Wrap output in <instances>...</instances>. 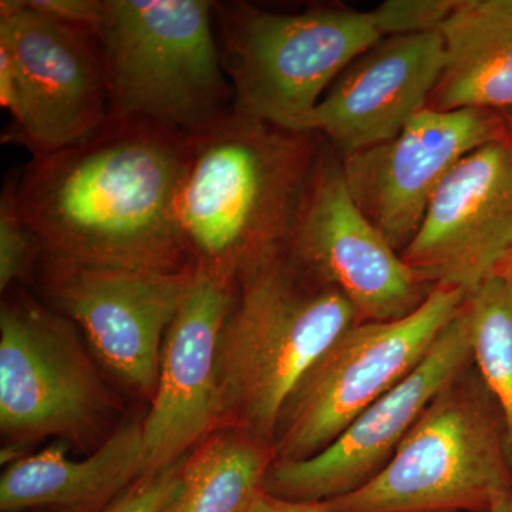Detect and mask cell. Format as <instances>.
<instances>
[{
  "mask_svg": "<svg viewBox=\"0 0 512 512\" xmlns=\"http://www.w3.org/2000/svg\"><path fill=\"white\" fill-rule=\"evenodd\" d=\"M323 144L235 109L194 136L177 202L192 266L238 282L285 254Z\"/></svg>",
  "mask_w": 512,
  "mask_h": 512,
  "instance_id": "7a4b0ae2",
  "label": "cell"
},
{
  "mask_svg": "<svg viewBox=\"0 0 512 512\" xmlns=\"http://www.w3.org/2000/svg\"><path fill=\"white\" fill-rule=\"evenodd\" d=\"M247 512H338L329 510L320 503H299V501L282 500L262 490L256 495L254 503Z\"/></svg>",
  "mask_w": 512,
  "mask_h": 512,
  "instance_id": "d4e9b609",
  "label": "cell"
},
{
  "mask_svg": "<svg viewBox=\"0 0 512 512\" xmlns=\"http://www.w3.org/2000/svg\"><path fill=\"white\" fill-rule=\"evenodd\" d=\"M464 306L474 366L503 416L512 470V265L468 293Z\"/></svg>",
  "mask_w": 512,
  "mask_h": 512,
  "instance_id": "ffe728a7",
  "label": "cell"
},
{
  "mask_svg": "<svg viewBox=\"0 0 512 512\" xmlns=\"http://www.w3.org/2000/svg\"><path fill=\"white\" fill-rule=\"evenodd\" d=\"M512 495L503 416L474 362L433 400L387 466L338 512H490Z\"/></svg>",
  "mask_w": 512,
  "mask_h": 512,
  "instance_id": "5b68a950",
  "label": "cell"
},
{
  "mask_svg": "<svg viewBox=\"0 0 512 512\" xmlns=\"http://www.w3.org/2000/svg\"><path fill=\"white\" fill-rule=\"evenodd\" d=\"M0 45L8 49L19 83L10 140L42 157L106 126L109 86L92 32L49 18L25 0H2Z\"/></svg>",
  "mask_w": 512,
  "mask_h": 512,
  "instance_id": "ba28073f",
  "label": "cell"
},
{
  "mask_svg": "<svg viewBox=\"0 0 512 512\" xmlns=\"http://www.w3.org/2000/svg\"><path fill=\"white\" fill-rule=\"evenodd\" d=\"M473 363L470 318L461 306L419 365L329 444L293 463H274L264 490L282 500L319 503L353 493L387 466L431 400Z\"/></svg>",
  "mask_w": 512,
  "mask_h": 512,
  "instance_id": "8fae6325",
  "label": "cell"
},
{
  "mask_svg": "<svg viewBox=\"0 0 512 512\" xmlns=\"http://www.w3.org/2000/svg\"><path fill=\"white\" fill-rule=\"evenodd\" d=\"M439 33L444 66L430 109H512V0H458Z\"/></svg>",
  "mask_w": 512,
  "mask_h": 512,
  "instance_id": "ac0fdd59",
  "label": "cell"
},
{
  "mask_svg": "<svg viewBox=\"0 0 512 512\" xmlns=\"http://www.w3.org/2000/svg\"><path fill=\"white\" fill-rule=\"evenodd\" d=\"M490 512H512V495L495 505Z\"/></svg>",
  "mask_w": 512,
  "mask_h": 512,
  "instance_id": "484cf974",
  "label": "cell"
},
{
  "mask_svg": "<svg viewBox=\"0 0 512 512\" xmlns=\"http://www.w3.org/2000/svg\"><path fill=\"white\" fill-rule=\"evenodd\" d=\"M208 0H104L94 30L111 119L198 136L234 109Z\"/></svg>",
  "mask_w": 512,
  "mask_h": 512,
  "instance_id": "277c9868",
  "label": "cell"
},
{
  "mask_svg": "<svg viewBox=\"0 0 512 512\" xmlns=\"http://www.w3.org/2000/svg\"><path fill=\"white\" fill-rule=\"evenodd\" d=\"M214 13L234 109L293 131H308L309 117L339 74L383 39L372 10L275 13L214 2Z\"/></svg>",
  "mask_w": 512,
  "mask_h": 512,
  "instance_id": "8992f818",
  "label": "cell"
},
{
  "mask_svg": "<svg viewBox=\"0 0 512 512\" xmlns=\"http://www.w3.org/2000/svg\"><path fill=\"white\" fill-rule=\"evenodd\" d=\"M274 447L238 429L212 437L181 467L164 512H247L264 490Z\"/></svg>",
  "mask_w": 512,
  "mask_h": 512,
  "instance_id": "d6986e66",
  "label": "cell"
},
{
  "mask_svg": "<svg viewBox=\"0 0 512 512\" xmlns=\"http://www.w3.org/2000/svg\"><path fill=\"white\" fill-rule=\"evenodd\" d=\"M194 137L109 119L94 136L33 157L15 183L39 264L180 272L194 268L177 202Z\"/></svg>",
  "mask_w": 512,
  "mask_h": 512,
  "instance_id": "6da1fadb",
  "label": "cell"
},
{
  "mask_svg": "<svg viewBox=\"0 0 512 512\" xmlns=\"http://www.w3.org/2000/svg\"><path fill=\"white\" fill-rule=\"evenodd\" d=\"M356 323L346 296L288 251L237 282L222 329L220 417L274 447L286 402L322 353Z\"/></svg>",
  "mask_w": 512,
  "mask_h": 512,
  "instance_id": "3957f363",
  "label": "cell"
},
{
  "mask_svg": "<svg viewBox=\"0 0 512 512\" xmlns=\"http://www.w3.org/2000/svg\"><path fill=\"white\" fill-rule=\"evenodd\" d=\"M458 0H387L372 10L382 37L439 32Z\"/></svg>",
  "mask_w": 512,
  "mask_h": 512,
  "instance_id": "7402d4cb",
  "label": "cell"
},
{
  "mask_svg": "<svg viewBox=\"0 0 512 512\" xmlns=\"http://www.w3.org/2000/svg\"><path fill=\"white\" fill-rule=\"evenodd\" d=\"M288 252L346 296L356 323L403 318L434 288L357 207L342 160L328 143L323 144Z\"/></svg>",
  "mask_w": 512,
  "mask_h": 512,
  "instance_id": "9c48e42d",
  "label": "cell"
},
{
  "mask_svg": "<svg viewBox=\"0 0 512 512\" xmlns=\"http://www.w3.org/2000/svg\"><path fill=\"white\" fill-rule=\"evenodd\" d=\"M50 299L100 359L141 392H156L163 338L194 281L180 272L40 264Z\"/></svg>",
  "mask_w": 512,
  "mask_h": 512,
  "instance_id": "5bb4252c",
  "label": "cell"
},
{
  "mask_svg": "<svg viewBox=\"0 0 512 512\" xmlns=\"http://www.w3.org/2000/svg\"><path fill=\"white\" fill-rule=\"evenodd\" d=\"M505 138L507 123L495 111L427 107L396 137L340 160L357 207L402 254L451 170Z\"/></svg>",
  "mask_w": 512,
  "mask_h": 512,
  "instance_id": "7c38bea8",
  "label": "cell"
},
{
  "mask_svg": "<svg viewBox=\"0 0 512 512\" xmlns=\"http://www.w3.org/2000/svg\"><path fill=\"white\" fill-rule=\"evenodd\" d=\"M144 476L143 427L128 424L84 460H70L59 444L19 458L0 478V508L2 512H97L106 510Z\"/></svg>",
  "mask_w": 512,
  "mask_h": 512,
  "instance_id": "e0dca14e",
  "label": "cell"
},
{
  "mask_svg": "<svg viewBox=\"0 0 512 512\" xmlns=\"http://www.w3.org/2000/svg\"><path fill=\"white\" fill-rule=\"evenodd\" d=\"M106 394L72 328L16 295L0 311V426L15 443L74 439L96 423Z\"/></svg>",
  "mask_w": 512,
  "mask_h": 512,
  "instance_id": "30bf717a",
  "label": "cell"
},
{
  "mask_svg": "<svg viewBox=\"0 0 512 512\" xmlns=\"http://www.w3.org/2000/svg\"><path fill=\"white\" fill-rule=\"evenodd\" d=\"M507 130H508V137H510V140L512 143V121H510V124H507Z\"/></svg>",
  "mask_w": 512,
  "mask_h": 512,
  "instance_id": "4316f807",
  "label": "cell"
},
{
  "mask_svg": "<svg viewBox=\"0 0 512 512\" xmlns=\"http://www.w3.org/2000/svg\"><path fill=\"white\" fill-rule=\"evenodd\" d=\"M444 66L439 32L383 37L339 74L308 121L340 157L396 137L429 107Z\"/></svg>",
  "mask_w": 512,
  "mask_h": 512,
  "instance_id": "2e32d148",
  "label": "cell"
},
{
  "mask_svg": "<svg viewBox=\"0 0 512 512\" xmlns=\"http://www.w3.org/2000/svg\"><path fill=\"white\" fill-rule=\"evenodd\" d=\"M181 466L147 474L101 512H164L180 485Z\"/></svg>",
  "mask_w": 512,
  "mask_h": 512,
  "instance_id": "603a6c76",
  "label": "cell"
},
{
  "mask_svg": "<svg viewBox=\"0 0 512 512\" xmlns=\"http://www.w3.org/2000/svg\"><path fill=\"white\" fill-rule=\"evenodd\" d=\"M37 261L35 238L20 214L15 183H9L0 198V289L25 279Z\"/></svg>",
  "mask_w": 512,
  "mask_h": 512,
  "instance_id": "44dd1931",
  "label": "cell"
},
{
  "mask_svg": "<svg viewBox=\"0 0 512 512\" xmlns=\"http://www.w3.org/2000/svg\"><path fill=\"white\" fill-rule=\"evenodd\" d=\"M464 299L460 289L437 285L403 318L355 323L345 330L286 402L276 426L274 463L306 460L338 439L419 365Z\"/></svg>",
  "mask_w": 512,
  "mask_h": 512,
  "instance_id": "52a82bcc",
  "label": "cell"
},
{
  "mask_svg": "<svg viewBox=\"0 0 512 512\" xmlns=\"http://www.w3.org/2000/svg\"><path fill=\"white\" fill-rule=\"evenodd\" d=\"M237 282L195 268L161 352L154 402L143 423L147 474L175 466L220 419L218 348Z\"/></svg>",
  "mask_w": 512,
  "mask_h": 512,
  "instance_id": "9a60e30c",
  "label": "cell"
},
{
  "mask_svg": "<svg viewBox=\"0 0 512 512\" xmlns=\"http://www.w3.org/2000/svg\"><path fill=\"white\" fill-rule=\"evenodd\" d=\"M402 258L427 284L476 291L512 265V143L477 148L431 198Z\"/></svg>",
  "mask_w": 512,
  "mask_h": 512,
  "instance_id": "4fadbf2b",
  "label": "cell"
},
{
  "mask_svg": "<svg viewBox=\"0 0 512 512\" xmlns=\"http://www.w3.org/2000/svg\"><path fill=\"white\" fill-rule=\"evenodd\" d=\"M43 15L94 32L103 18L104 0H25Z\"/></svg>",
  "mask_w": 512,
  "mask_h": 512,
  "instance_id": "cb8c5ba5",
  "label": "cell"
}]
</instances>
